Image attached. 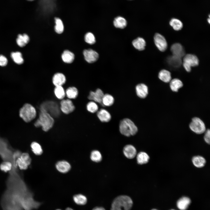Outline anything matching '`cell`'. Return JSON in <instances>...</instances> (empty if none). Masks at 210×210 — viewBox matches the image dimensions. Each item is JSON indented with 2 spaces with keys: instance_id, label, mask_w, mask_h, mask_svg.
Here are the masks:
<instances>
[{
  "instance_id": "cell-1",
  "label": "cell",
  "mask_w": 210,
  "mask_h": 210,
  "mask_svg": "<svg viewBox=\"0 0 210 210\" xmlns=\"http://www.w3.org/2000/svg\"><path fill=\"white\" fill-rule=\"evenodd\" d=\"M55 121L49 113L44 111H40L39 118L35 123V127H41L43 130L47 132L53 127Z\"/></svg>"
},
{
  "instance_id": "cell-2",
  "label": "cell",
  "mask_w": 210,
  "mask_h": 210,
  "mask_svg": "<svg viewBox=\"0 0 210 210\" xmlns=\"http://www.w3.org/2000/svg\"><path fill=\"white\" fill-rule=\"evenodd\" d=\"M133 204L132 200L129 197L120 195L113 202L111 210H130Z\"/></svg>"
},
{
  "instance_id": "cell-3",
  "label": "cell",
  "mask_w": 210,
  "mask_h": 210,
  "mask_svg": "<svg viewBox=\"0 0 210 210\" xmlns=\"http://www.w3.org/2000/svg\"><path fill=\"white\" fill-rule=\"evenodd\" d=\"M119 130L121 134L127 136L134 135L138 131L137 127L133 122L127 118L120 122Z\"/></svg>"
},
{
  "instance_id": "cell-4",
  "label": "cell",
  "mask_w": 210,
  "mask_h": 210,
  "mask_svg": "<svg viewBox=\"0 0 210 210\" xmlns=\"http://www.w3.org/2000/svg\"><path fill=\"white\" fill-rule=\"evenodd\" d=\"M19 115L24 121L29 123L35 118L36 111L35 108L32 105L27 103L24 104L20 109Z\"/></svg>"
},
{
  "instance_id": "cell-5",
  "label": "cell",
  "mask_w": 210,
  "mask_h": 210,
  "mask_svg": "<svg viewBox=\"0 0 210 210\" xmlns=\"http://www.w3.org/2000/svg\"><path fill=\"white\" fill-rule=\"evenodd\" d=\"M41 111L49 113L52 117L57 116L60 114V111L57 104L52 101H46L42 103L40 106Z\"/></svg>"
},
{
  "instance_id": "cell-6",
  "label": "cell",
  "mask_w": 210,
  "mask_h": 210,
  "mask_svg": "<svg viewBox=\"0 0 210 210\" xmlns=\"http://www.w3.org/2000/svg\"><path fill=\"white\" fill-rule=\"evenodd\" d=\"M199 63L198 58L194 55L187 54L184 56L183 65L187 72H190L191 70V67L197 66Z\"/></svg>"
},
{
  "instance_id": "cell-7",
  "label": "cell",
  "mask_w": 210,
  "mask_h": 210,
  "mask_svg": "<svg viewBox=\"0 0 210 210\" xmlns=\"http://www.w3.org/2000/svg\"><path fill=\"white\" fill-rule=\"evenodd\" d=\"M190 130L195 133L200 134L206 131V127L204 122L198 117H194L189 125Z\"/></svg>"
},
{
  "instance_id": "cell-8",
  "label": "cell",
  "mask_w": 210,
  "mask_h": 210,
  "mask_svg": "<svg viewBox=\"0 0 210 210\" xmlns=\"http://www.w3.org/2000/svg\"><path fill=\"white\" fill-rule=\"evenodd\" d=\"M60 109L64 114H68L73 112L75 107L72 102L69 99H62L60 103Z\"/></svg>"
},
{
  "instance_id": "cell-9",
  "label": "cell",
  "mask_w": 210,
  "mask_h": 210,
  "mask_svg": "<svg viewBox=\"0 0 210 210\" xmlns=\"http://www.w3.org/2000/svg\"><path fill=\"white\" fill-rule=\"evenodd\" d=\"M154 38L155 43L158 49L161 51H165L167 48V44L164 37L159 33H156Z\"/></svg>"
},
{
  "instance_id": "cell-10",
  "label": "cell",
  "mask_w": 210,
  "mask_h": 210,
  "mask_svg": "<svg viewBox=\"0 0 210 210\" xmlns=\"http://www.w3.org/2000/svg\"><path fill=\"white\" fill-rule=\"evenodd\" d=\"M83 54L86 61L89 63L96 61L99 56L98 54L96 51L91 49L85 50Z\"/></svg>"
},
{
  "instance_id": "cell-11",
  "label": "cell",
  "mask_w": 210,
  "mask_h": 210,
  "mask_svg": "<svg viewBox=\"0 0 210 210\" xmlns=\"http://www.w3.org/2000/svg\"><path fill=\"white\" fill-rule=\"evenodd\" d=\"M104 94L103 91L98 88L95 92L91 91L88 96V99L95 102L102 104V100Z\"/></svg>"
},
{
  "instance_id": "cell-12",
  "label": "cell",
  "mask_w": 210,
  "mask_h": 210,
  "mask_svg": "<svg viewBox=\"0 0 210 210\" xmlns=\"http://www.w3.org/2000/svg\"><path fill=\"white\" fill-rule=\"evenodd\" d=\"M173 55L181 58L185 55V51L182 46L180 43H175L171 47Z\"/></svg>"
},
{
  "instance_id": "cell-13",
  "label": "cell",
  "mask_w": 210,
  "mask_h": 210,
  "mask_svg": "<svg viewBox=\"0 0 210 210\" xmlns=\"http://www.w3.org/2000/svg\"><path fill=\"white\" fill-rule=\"evenodd\" d=\"M136 91L139 97L144 98L146 97L148 93V87L144 84H139L136 87Z\"/></svg>"
},
{
  "instance_id": "cell-14",
  "label": "cell",
  "mask_w": 210,
  "mask_h": 210,
  "mask_svg": "<svg viewBox=\"0 0 210 210\" xmlns=\"http://www.w3.org/2000/svg\"><path fill=\"white\" fill-rule=\"evenodd\" d=\"M56 167L57 170L60 172L65 173L69 171L71 166L68 162L65 160H61L57 163Z\"/></svg>"
},
{
  "instance_id": "cell-15",
  "label": "cell",
  "mask_w": 210,
  "mask_h": 210,
  "mask_svg": "<svg viewBox=\"0 0 210 210\" xmlns=\"http://www.w3.org/2000/svg\"><path fill=\"white\" fill-rule=\"evenodd\" d=\"M66 78L65 76L61 73H57L54 74L52 79L53 84L55 86H62L65 84Z\"/></svg>"
},
{
  "instance_id": "cell-16",
  "label": "cell",
  "mask_w": 210,
  "mask_h": 210,
  "mask_svg": "<svg viewBox=\"0 0 210 210\" xmlns=\"http://www.w3.org/2000/svg\"><path fill=\"white\" fill-rule=\"evenodd\" d=\"M191 200L188 197H182L177 201V206L180 210H186L191 203Z\"/></svg>"
},
{
  "instance_id": "cell-17",
  "label": "cell",
  "mask_w": 210,
  "mask_h": 210,
  "mask_svg": "<svg viewBox=\"0 0 210 210\" xmlns=\"http://www.w3.org/2000/svg\"><path fill=\"white\" fill-rule=\"evenodd\" d=\"M123 152L125 157L129 159L134 158L136 153V148L131 145H127L125 146L123 148Z\"/></svg>"
},
{
  "instance_id": "cell-18",
  "label": "cell",
  "mask_w": 210,
  "mask_h": 210,
  "mask_svg": "<svg viewBox=\"0 0 210 210\" xmlns=\"http://www.w3.org/2000/svg\"><path fill=\"white\" fill-rule=\"evenodd\" d=\"M97 116L101 122H107L111 120V116L109 112L105 109H101L97 113Z\"/></svg>"
},
{
  "instance_id": "cell-19",
  "label": "cell",
  "mask_w": 210,
  "mask_h": 210,
  "mask_svg": "<svg viewBox=\"0 0 210 210\" xmlns=\"http://www.w3.org/2000/svg\"><path fill=\"white\" fill-rule=\"evenodd\" d=\"M192 162L196 167L201 168L204 166L206 160L202 156L197 155L194 156L192 158Z\"/></svg>"
},
{
  "instance_id": "cell-20",
  "label": "cell",
  "mask_w": 210,
  "mask_h": 210,
  "mask_svg": "<svg viewBox=\"0 0 210 210\" xmlns=\"http://www.w3.org/2000/svg\"><path fill=\"white\" fill-rule=\"evenodd\" d=\"M168 64L174 67H178L182 64L181 58L174 55L170 56L167 59Z\"/></svg>"
},
{
  "instance_id": "cell-21",
  "label": "cell",
  "mask_w": 210,
  "mask_h": 210,
  "mask_svg": "<svg viewBox=\"0 0 210 210\" xmlns=\"http://www.w3.org/2000/svg\"><path fill=\"white\" fill-rule=\"evenodd\" d=\"M132 44L135 48L139 50H144L146 45L145 41L141 37H138L134 40Z\"/></svg>"
},
{
  "instance_id": "cell-22",
  "label": "cell",
  "mask_w": 210,
  "mask_h": 210,
  "mask_svg": "<svg viewBox=\"0 0 210 210\" xmlns=\"http://www.w3.org/2000/svg\"><path fill=\"white\" fill-rule=\"evenodd\" d=\"M29 37L27 34H25L22 35L20 34L18 35L16 42L20 47H23L29 42Z\"/></svg>"
},
{
  "instance_id": "cell-23",
  "label": "cell",
  "mask_w": 210,
  "mask_h": 210,
  "mask_svg": "<svg viewBox=\"0 0 210 210\" xmlns=\"http://www.w3.org/2000/svg\"><path fill=\"white\" fill-rule=\"evenodd\" d=\"M65 94L69 99H74L77 97L78 94V90L75 87H70L66 89Z\"/></svg>"
},
{
  "instance_id": "cell-24",
  "label": "cell",
  "mask_w": 210,
  "mask_h": 210,
  "mask_svg": "<svg viewBox=\"0 0 210 210\" xmlns=\"http://www.w3.org/2000/svg\"><path fill=\"white\" fill-rule=\"evenodd\" d=\"M113 24L117 28L123 29L127 26V22L124 18L118 16L113 21Z\"/></svg>"
},
{
  "instance_id": "cell-25",
  "label": "cell",
  "mask_w": 210,
  "mask_h": 210,
  "mask_svg": "<svg viewBox=\"0 0 210 210\" xmlns=\"http://www.w3.org/2000/svg\"><path fill=\"white\" fill-rule=\"evenodd\" d=\"M158 77L160 80L165 83L170 82L172 78L170 72L165 69L160 71L159 73Z\"/></svg>"
},
{
  "instance_id": "cell-26",
  "label": "cell",
  "mask_w": 210,
  "mask_h": 210,
  "mask_svg": "<svg viewBox=\"0 0 210 210\" xmlns=\"http://www.w3.org/2000/svg\"><path fill=\"white\" fill-rule=\"evenodd\" d=\"M170 87L171 90L173 91L177 92L179 89L183 86L182 82L177 78H174L170 81Z\"/></svg>"
},
{
  "instance_id": "cell-27",
  "label": "cell",
  "mask_w": 210,
  "mask_h": 210,
  "mask_svg": "<svg viewBox=\"0 0 210 210\" xmlns=\"http://www.w3.org/2000/svg\"><path fill=\"white\" fill-rule=\"evenodd\" d=\"M62 58L63 61L66 63H71L74 59V54L68 50H65L62 55Z\"/></svg>"
},
{
  "instance_id": "cell-28",
  "label": "cell",
  "mask_w": 210,
  "mask_h": 210,
  "mask_svg": "<svg viewBox=\"0 0 210 210\" xmlns=\"http://www.w3.org/2000/svg\"><path fill=\"white\" fill-rule=\"evenodd\" d=\"M150 158L146 152H141L137 155L136 157L137 162L138 164H142L147 163Z\"/></svg>"
},
{
  "instance_id": "cell-29",
  "label": "cell",
  "mask_w": 210,
  "mask_h": 210,
  "mask_svg": "<svg viewBox=\"0 0 210 210\" xmlns=\"http://www.w3.org/2000/svg\"><path fill=\"white\" fill-rule=\"evenodd\" d=\"M54 92L56 97L59 99H63L66 95L65 91L62 86H55Z\"/></svg>"
},
{
  "instance_id": "cell-30",
  "label": "cell",
  "mask_w": 210,
  "mask_h": 210,
  "mask_svg": "<svg viewBox=\"0 0 210 210\" xmlns=\"http://www.w3.org/2000/svg\"><path fill=\"white\" fill-rule=\"evenodd\" d=\"M73 199L74 202L79 205H85L87 202L86 197L81 194L75 195L73 197Z\"/></svg>"
},
{
  "instance_id": "cell-31",
  "label": "cell",
  "mask_w": 210,
  "mask_h": 210,
  "mask_svg": "<svg viewBox=\"0 0 210 210\" xmlns=\"http://www.w3.org/2000/svg\"><path fill=\"white\" fill-rule=\"evenodd\" d=\"M30 146L32 151L35 154L39 155L42 153L43 151L42 147L38 142H33Z\"/></svg>"
},
{
  "instance_id": "cell-32",
  "label": "cell",
  "mask_w": 210,
  "mask_h": 210,
  "mask_svg": "<svg viewBox=\"0 0 210 210\" xmlns=\"http://www.w3.org/2000/svg\"><path fill=\"white\" fill-rule=\"evenodd\" d=\"M114 99L113 97L109 94H104L102 98V104L106 106H110L113 104Z\"/></svg>"
},
{
  "instance_id": "cell-33",
  "label": "cell",
  "mask_w": 210,
  "mask_h": 210,
  "mask_svg": "<svg viewBox=\"0 0 210 210\" xmlns=\"http://www.w3.org/2000/svg\"><path fill=\"white\" fill-rule=\"evenodd\" d=\"M169 24L175 30H181L183 27L182 22L179 20L175 18L172 19L169 22Z\"/></svg>"
},
{
  "instance_id": "cell-34",
  "label": "cell",
  "mask_w": 210,
  "mask_h": 210,
  "mask_svg": "<svg viewBox=\"0 0 210 210\" xmlns=\"http://www.w3.org/2000/svg\"><path fill=\"white\" fill-rule=\"evenodd\" d=\"M11 56L13 61L16 64H20L24 62L21 53L19 52H13L11 53Z\"/></svg>"
},
{
  "instance_id": "cell-35",
  "label": "cell",
  "mask_w": 210,
  "mask_h": 210,
  "mask_svg": "<svg viewBox=\"0 0 210 210\" xmlns=\"http://www.w3.org/2000/svg\"><path fill=\"white\" fill-rule=\"evenodd\" d=\"M55 29L56 32L59 34L62 33L64 31V27L63 22L59 18H55Z\"/></svg>"
},
{
  "instance_id": "cell-36",
  "label": "cell",
  "mask_w": 210,
  "mask_h": 210,
  "mask_svg": "<svg viewBox=\"0 0 210 210\" xmlns=\"http://www.w3.org/2000/svg\"><path fill=\"white\" fill-rule=\"evenodd\" d=\"M90 158L91 160L95 162H99L102 159V156L100 153L97 150L92 151L91 153Z\"/></svg>"
},
{
  "instance_id": "cell-37",
  "label": "cell",
  "mask_w": 210,
  "mask_h": 210,
  "mask_svg": "<svg viewBox=\"0 0 210 210\" xmlns=\"http://www.w3.org/2000/svg\"><path fill=\"white\" fill-rule=\"evenodd\" d=\"M87 110L89 112L94 113L98 110V107L95 102L90 101L86 105Z\"/></svg>"
},
{
  "instance_id": "cell-38",
  "label": "cell",
  "mask_w": 210,
  "mask_h": 210,
  "mask_svg": "<svg viewBox=\"0 0 210 210\" xmlns=\"http://www.w3.org/2000/svg\"><path fill=\"white\" fill-rule=\"evenodd\" d=\"M12 168V163L8 161L3 162L0 164V170L5 172L11 170Z\"/></svg>"
},
{
  "instance_id": "cell-39",
  "label": "cell",
  "mask_w": 210,
  "mask_h": 210,
  "mask_svg": "<svg viewBox=\"0 0 210 210\" xmlns=\"http://www.w3.org/2000/svg\"><path fill=\"white\" fill-rule=\"evenodd\" d=\"M85 41L90 44H93L95 42V38L93 34L91 32H88L85 36Z\"/></svg>"
},
{
  "instance_id": "cell-40",
  "label": "cell",
  "mask_w": 210,
  "mask_h": 210,
  "mask_svg": "<svg viewBox=\"0 0 210 210\" xmlns=\"http://www.w3.org/2000/svg\"><path fill=\"white\" fill-rule=\"evenodd\" d=\"M20 158L28 166L31 164L32 161L28 153H23L21 154Z\"/></svg>"
},
{
  "instance_id": "cell-41",
  "label": "cell",
  "mask_w": 210,
  "mask_h": 210,
  "mask_svg": "<svg viewBox=\"0 0 210 210\" xmlns=\"http://www.w3.org/2000/svg\"><path fill=\"white\" fill-rule=\"evenodd\" d=\"M16 163L21 170H26L28 168V166L20 157L17 159Z\"/></svg>"
},
{
  "instance_id": "cell-42",
  "label": "cell",
  "mask_w": 210,
  "mask_h": 210,
  "mask_svg": "<svg viewBox=\"0 0 210 210\" xmlns=\"http://www.w3.org/2000/svg\"><path fill=\"white\" fill-rule=\"evenodd\" d=\"M204 136V139L205 142L209 144L210 142V131L209 129L206 130Z\"/></svg>"
},
{
  "instance_id": "cell-43",
  "label": "cell",
  "mask_w": 210,
  "mask_h": 210,
  "mask_svg": "<svg viewBox=\"0 0 210 210\" xmlns=\"http://www.w3.org/2000/svg\"><path fill=\"white\" fill-rule=\"evenodd\" d=\"M8 63L6 58L2 55H0V66H6Z\"/></svg>"
},
{
  "instance_id": "cell-44",
  "label": "cell",
  "mask_w": 210,
  "mask_h": 210,
  "mask_svg": "<svg viewBox=\"0 0 210 210\" xmlns=\"http://www.w3.org/2000/svg\"><path fill=\"white\" fill-rule=\"evenodd\" d=\"M92 210H105L103 207H97L94 208Z\"/></svg>"
},
{
  "instance_id": "cell-45",
  "label": "cell",
  "mask_w": 210,
  "mask_h": 210,
  "mask_svg": "<svg viewBox=\"0 0 210 210\" xmlns=\"http://www.w3.org/2000/svg\"><path fill=\"white\" fill-rule=\"evenodd\" d=\"M65 210H74L71 208L68 207V208H66Z\"/></svg>"
},
{
  "instance_id": "cell-46",
  "label": "cell",
  "mask_w": 210,
  "mask_h": 210,
  "mask_svg": "<svg viewBox=\"0 0 210 210\" xmlns=\"http://www.w3.org/2000/svg\"><path fill=\"white\" fill-rule=\"evenodd\" d=\"M207 21H208V22H209V23H210V18H209L208 19H207Z\"/></svg>"
},
{
  "instance_id": "cell-47",
  "label": "cell",
  "mask_w": 210,
  "mask_h": 210,
  "mask_svg": "<svg viewBox=\"0 0 210 210\" xmlns=\"http://www.w3.org/2000/svg\"><path fill=\"white\" fill-rule=\"evenodd\" d=\"M151 210H157L156 209H152Z\"/></svg>"
},
{
  "instance_id": "cell-48",
  "label": "cell",
  "mask_w": 210,
  "mask_h": 210,
  "mask_svg": "<svg viewBox=\"0 0 210 210\" xmlns=\"http://www.w3.org/2000/svg\"><path fill=\"white\" fill-rule=\"evenodd\" d=\"M27 0L29 1H32L34 0Z\"/></svg>"
},
{
  "instance_id": "cell-49",
  "label": "cell",
  "mask_w": 210,
  "mask_h": 210,
  "mask_svg": "<svg viewBox=\"0 0 210 210\" xmlns=\"http://www.w3.org/2000/svg\"><path fill=\"white\" fill-rule=\"evenodd\" d=\"M56 210H62L60 209H56Z\"/></svg>"
},
{
  "instance_id": "cell-50",
  "label": "cell",
  "mask_w": 210,
  "mask_h": 210,
  "mask_svg": "<svg viewBox=\"0 0 210 210\" xmlns=\"http://www.w3.org/2000/svg\"><path fill=\"white\" fill-rule=\"evenodd\" d=\"M175 210L173 209H171V210Z\"/></svg>"
},
{
  "instance_id": "cell-51",
  "label": "cell",
  "mask_w": 210,
  "mask_h": 210,
  "mask_svg": "<svg viewBox=\"0 0 210 210\" xmlns=\"http://www.w3.org/2000/svg\"></svg>"
}]
</instances>
